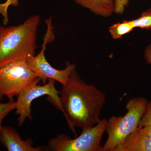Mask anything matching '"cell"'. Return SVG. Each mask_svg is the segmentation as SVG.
I'll return each mask as SVG.
<instances>
[{"mask_svg": "<svg viewBox=\"0 0 151 151\" xmlns=\"http://www.w3.org/2000/svg\"><path fill=\"white\" fill-rule=\"evenodd\" d=\"M60 92L63 113L74 134L76 127L86 129L100 122L106 102L105 94L94 85L86 83L76 70L70 74Z\"/></svg>", "mask_w": 151, "mask_h": 151, "instance_id": "cell-1", "label": "cell"}, {"mask_svg": "<svg viewBox=\"0 0 151 151\" xmlns=\"http://www.w3.org/2000/svg\"><path fill=\"white\" fill-rule=\"evenodd\" d=\"M40 17H29L21 24L0 25V68L35 55L38 28Z\"/></svg>", "mask_w": 151, "mask_h": 151, "instance_id": "cell-2", "label": "cell"}, {"mask_svg": "<svg viewBox=\"0 0 151 151\" xmlns=\"http://www.w3.org/2000/svg\"><path fill=\"white\" fill-rule=\"evenodd\" d=\"M148 101L144 97H134L126 105L124 116H113L108 120L105 132L108 138L102 151H113L131 133L139 127L145 112Z\"/></svg>", "mask_w": 151, "mask_h": 151, "instance_id": "cell-3", "label": "cell"}, {"mask_svg": "<svg viewBox=\"0 0 151 151\" xmlns=\"http://www.w3.org/2000/svg\"><path fill=\"white\" fill-rule=\"evenodd\" d=\"M39 80L40 78L27 60L15 61L0 68V101L4 97L14 101L25 87Z\"/></svg>", "mask_w": 151, "mask_h": 151, "instance_id": "cell-4", "label": "cell"}, {"mask_svg": "<svg viewBox=\"0 0 151 151\" xmlns=\"http://www.w3.org/2000/svg\"><path fill=\"white\" fill-rule=\"evenodd\" d=\"M107 124V119H101L94 127L82 130L74 139L64 134L58 135L49 140L48 148L53 151H102L100 143Z\"/></svg>", "mask_w": 151, "mask_h": 151, "instance_id": "cell-5", "label": "cell"}, {"mask_svg": "<svg viewBox=\"0 0 151 151\" xmlns=\"http://www.w3.org/2000/svg\"><path fill=\"white\" fill-rule=\"evenodd\" d=\"M45 22L47 29L44 37L41 50L38 54L30 58L27 61L31 69L40 78L43 84H46L49 79H52L63 86L67 83L70 74L76 70V66L74 63L66 62L65 68L58 70L52 67L47 61L45 56L46 46L47 44L54 40L55 35L52 18H49Z\"/></svg>", "mask_w": 151, "mask_h": 151, "instance_id": "cell-6", "label": "cell"}, {"mask_svg": "<svg viewBox=\"0 0 151 151\" xmlns=\"http://www.w3.org/2000/svg\"><path fill=\"white\" fill-rule=\"evenodd\" d=\"M40 81H36L28 85L17 96L15 110L16 113L19 116L18 122L19 127H21L27 119H32L31 106L33 100L45 95H47V100L57 109L63 113L59 96L60 92L55 87V81L49 79L46 84L38 85Z\"/></svg>", "mask_w": 151, "mask_h": 151, "instance_id": "cell-7", "label": "cell"}, {"mask_svg": "<svg viewBox=\"0 0 151 151\" xmlns=\"http://www.w3.org/2000/svg\"><path fill=\"white\" fill-rule=\"evenodd\" d=\"M0 143L8 151L47 150L42 146L34 147L33 142L31 139L23 140L15 129L7 126H3L0 130Z\"/></svg>", "mask_w": 151, "mask_h": 151, "instance_id": "cell-8", "label": "cell"}, {"mask_svg": "<svg viewBox=\"0 0 151 151\" xmlns=\"http://www.w3.org/2000/svg\"><path fill=\"white\" fill-rule=\"evenodd\" d=\"M113 151H151V140L138 127Z\"/></svg>", "mask_w": 151, "mask_h": 151, "instance_id": "cell-9", "label": "cell"}, {"mask_svg": "<svg viewBox=\"0 0 151 151\" xmlns=\"http://www.w3.org/2000/svg\"><path fill=\"white\" fill-rule=\"evenodd\" d=\"M77 4L89 10L92 13L108 18L114 13V0H73Z\"/></svg>", "mask_w": 151, "mask_h": 151, "instance_id": "cell-10", "label": "cell"}, {"mask_svg": "<svg viewBox=\"0 0 151 151\" xmlns=\"http://www.w3.org/2000/svg\"><path fill=\"white\" fill-rule=\"evenodd\" d=\"M135 28L132 20H124L114 24L109 28V32L113 38L119 39L129 33Z\"/></svg>", "mask_w": 151, "mask_h": 151, "instance_id": "cell-11", "label": "cell"}, {"mask_svg": "<svg viewBox=\"0 0 151 151\" xmlns=\"http://www.w3.org/2000/svg\"><path fill=\"white\" fill-rule=\"evenodd\" d=\"M132 21L135 28L151 29V8L142 13L138 18Z\"/></svg>", "mask_w": 151, "mask_h": 151, "instance_id": "cell-12", "label": "cell"}, {"mask_svg": "<svg viewBox=\"0 0 151 151\" xmlns=\"http://www.w3.org/2000/svg\"><path fill=\"white\" fill-rule=\"evenodd\" d=\"M0 101V130L2 129V123L5 118L11 111L15 110L16 102L9 101L6 103H2Z\"/></svg>", "mask_w": 151, "mask_h": 151, "instance_id": "cell-13", "label": "cell"}, {"mask_svg": "<svg viewBox=\"0 0 151 151\" xmlns=\"http://www.w3.org/2000/svg\"><path fill=\"white\" fill-rule=\"evenodd\" d=\"M19 0H6L5 2L0 4V15L2 17L3 23L6 25L8 23V9L10 6H17Z\"/></svg>", "mask_w": 151, "mask_h": 151, "instance_id": "cell-14", "label": "cell"}, {"mask_svg": "<svg viewBox=\"0 0 151 151\" xmlns=\"http://www.w3.org/2000/svg\"><path fill=\"white\" fill-rule=\"evenodd\" d=\"M151 125V98L148 101L147 108L145 114L139 123V127H143Z\"/></svg>", "mask_w": 151, "mask_h": 151, "instance_id": "cell-15", "label": "cell"}, {"mask_svg": "<svg viewBox=\"0 0 151 151\" xmlns=\"http://www.w3.org/2000/svg\"><path fill=\"white\" fill-rule=\"evenodd\" d=\"M114 13L118 14H122L125 9L128 6L129 0H114Z\"/></svg>", "mask_w": 151, "mask_h": 151, "instance_id": "cell-16", "label": "cell"}, {"mask_svg": "<svg viewBox=\"0 0 151 151\" xmlns=\"http://www.w3.org/2000/svg\"><path fill=\"white\" fill-rule=\"evenodd\" d=\"M144 55L146 62L151 65V44L146 47L144 51Z\"/></svg>", "mask_w": 151, "mask_h": 151, "instance_id": "cell-17", "label": "cell"}, {"mask_svg": "<svg viewBox=\"0 0 151 151\" xmlns=\"http://www.w3.org/2000/svg\"><path fill=\"white\" fill-rule=\"evenodd\" d=\"M147 136L151 140V125L142 127Z\"/></svg>", "mask_w": 151, "mask_h": 151, "instance_id": "cell-18", "label": "cell"}]
</instances>
